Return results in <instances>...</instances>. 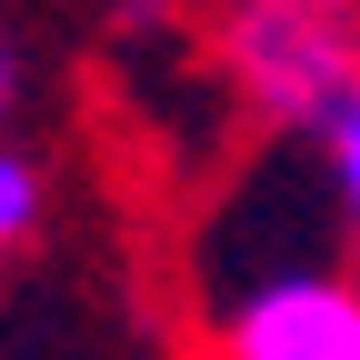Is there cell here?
Masks as SVG:
<instances>
[{
	"label": "cell",
	"instance_id": "cell-1",
	"mask_svg": "<svg viewBox=\"0 0 360 360\" xmlns=\"http://www.w3.org/2000/svg\"><path fill=\"white\" fill-rule=\"evenodd\" d=\"M200 60L250 130L321 141L330 110L360 90V11H340V0H240V11H210Z\"/></svg>",
	"mask_w": 360,
	"mask_h": 360
},
{
	"label": "cell",
	"instance_id": "cell-2",
	"mask_svg": "<svg viewBox=\"0 0 360 360\" xmlns=\"http://www.w3.org/2000/svg\"><path fill=\"white\" fill-rule=\"evenodd\" d=\"M200 360H360V270L270 250L200 290Z\"/></svg>",
	"mask_w": 360,
	"mask_h": 360
},
{
	"label": "cell",
	"instance_id": "cell-3",
	"mask_svg": "<svg viewBox=\"0 0 360 360\" xmlns=\"http://www.w3.org/2000/svg\"><path fill=\"white\" fill-rule=\"evenodd\" d=\"M310 160H321V210H330V231H340V260L360 270V90L330 110V130L310 141Z\"/></svg>",
	"mask_w": 360,
	"mask_h": 360
},
{
	"label": "cell",
	"instance_id": "cell-4",
	"mask_svg": "<svg viewBox=\"0 0 360 360\" xmlns=\"http://www.w3.org/2000/svg\"><path fill=\"white\" fill-rule=\"evenodd\" d=\"M40 220H51V180L20 141H0V260H20L40 240Z\"/></svg>",
	"mask_w": 360,
	"mask_h": 360
},
{
	"label": "cell",
	"instance_id": "cell-5",
	"mask_svg": "<svg viewBox=\"0 0 360 360\" xmlns=\"http://www.w3.org/2000/svg\"><path fill=\"white\" fill-rule=\"evenodd\" d=\"M11 101H20V51L0 40V120H11Z\"/></svg>",
	"mask_w": 360,
	"mask_h": 360
}]
</instances>
